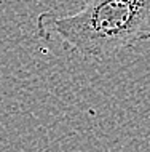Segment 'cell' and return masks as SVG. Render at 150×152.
<instances>
[{"label":"cell","instance_id":"6da1fadb","mask_svg":"<svg viewBox=\"0 0 150 152\" xmlns=\"http://www.w3.org/2000/svg\"><path fill=\"white\" fill-rule=\"evenodd\" d=\"M37 34L48 42L58 40L82 58H113L150 40V0H88L72 15L42 13Z\"/></svg>","mask_w":150,"mask_h":152}]
</instances>
